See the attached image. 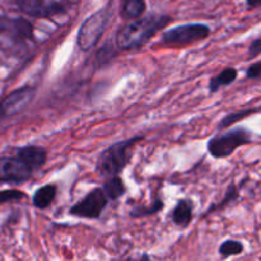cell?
<instances>
[{
	"instance_id": "14",
	"label": "cell",
	"mask_w": 261,
	"mask_h": 261,
	"mask_svg": "<svg viewBox=\"0 0 261 261\" xmlns=\"http://www.w3.org/2000/svg\"><path fill=\"white\" fill-rule=\"evenodd\" d=\"M237 75H239V71L234 68H226L224 70H222L221 73L213 76L211 82H209V91H211V93H216L222 87L229 86V84L233 83L237 79Z\"/></svg>"
},
{
	"instance_id": "10",
	"label": "cell",
	"mask_w": 261,
	"mask_h": 261,
	"mask_svg": "<svg viewBox=\"0 0 261 261\" xmlns=\"http://www.w3.org/2000/svg\"><path fill=\"white\" fill-rule=\"evenodd\" d=\"M0 35L15 42L33 38V25L23 18H9L0 15Z\"/></svg>"
},
{
	"instance_id": "12",
	"label": "cell",
	"mask_w": 261,
	"mask_h": 261,
	"mask_svg": "<svg viewBox=\"0 0 261 261\" xmlns=\"http://www.w3.org/2000/svg\"><path fill=\"white\" fill-rule=\"evenodd\" d=\"M172 221L176 226L186 228L193 221V201L180 200L172 212Z\"/></svg>"
},
{
	"instance_id": "25",
	"label": "cell",
	"mask_w": 261,
	"mask_h": 261,
	"mask_svg": "<svg viewBox=\"0 0 261 261\" xmlns=\"http://www.w3.org/2000/svg\"><path fill=\"white\" fill-rule=\"evenodd\" d=\"M112 261H148V256L147 255H144V257H143L142 260L134 259V257H127V259H119V260H112Z\"/></svg>"
},
{
	"instance_id": "22",
	"label": "cell",
	"mask_w": 261,
	"mask_h": 261,
	"mask_svg": "<svg viewBox=\"0 0 261 261\" xmlns=\"http://www.w3.org/2000/svg\"><path fill=\"white\" fill-rule=\"evenodd\" d=\"M247 79H260L261 78V61L254 63L246 70Z\"/></svg>"
},
{
	"instance_id": "6",
	"label": "cell",
	"mask_w": 261,
	"mask_h": 261,
	"mask_svg": "<svg viewBox=\"0 0 261 261\" xmlns=\"http://www.w3.org/2000/svg\"><path fill=\"white\" fill-rule=\"evenodd\" d=\"M107 204H109V199H107L106 194L103 193L102 189L97 188L87 194L75 205L71 206L69 212L71 216L79 217V218L97 219L101 217Z\"/></svg>"
},
{
	"instance_id": "4",
	"label": "cell",
	"mask_w": 261,
	"mask_h": 261,
	"mask_svg": "<svg viewBox=\"0 0 261 261\" xmlns=\"http://www.w3.org/2000/svg\"><path fill=\"white\" fill-rule=\"evenodd\" d=\"M109 20L110 10L107 8L98 10L84 20L76 38V43L82 51H88L97 45L109 24Z\"/></svg>"
},
{
	"instance_id": "5",
	"label": "cell",
	"mask_w": 261,
	"mask_h": 261,
	"mask_svg": "<svg viewBox=\"0 0 261 261\" xmlns=\"http://www.w3.org/2000/svg\"><path fill=\"white\" fill-rule=\"evenodd\" d=\"M211 35V28L201 23H188L173 27L162 35L163 43L184 46L206 38Z\"/></svg>"
},
{
	"instance_id": "2",
	"label": "cell",
	"mask_w": 261,
	"mask_h": 261,
	"mask_svg": "<svg viewBox=\"0 0 261 261\" xmlns=\"http://www.w3.org/2000/svg\"><path fill=\"white\" fill-rule=\"evenodd\" d=\"M144 139L143 135H137L130 139L117 142L110 145L99 154L97 161V172L103 177L117 176L129 163L132 150L139 140Z\"/></svg>"
},
{
	"instance_id": "20",
	"label": "cell",
	"mask_w": 261,
	"mask_h": 261,
	"mask_svg": "<svg viewBox=\"0 0 261 261\" xmlns=\"http://www.w3.org/2000/svg\"><path fill=\"white\" fill-rule=\"evenodd\" d=\"M242 251H244V245L236 240H227L219 246V254L223 257L240 255L242 254Z\"/></svg>"
},
{
	"instance_id": "15",
	"label": "cell",
	"mask_w": 261,
	"mask_h": 261,
	"mask_svg": "<svg viewBox=\"0 0 261 261\" xmlns=\"http://www.w3.org/2000/svg\"><path fill=\"white\" fill-rule=\"evenodd\" d=\"M102 190L106 194L109 200H117V199L125 195V193H126V186H125L121 177H119V176H112V177H109V180L103 184Z\"/></svg>"
},
{
	"instance_id": "7",
	"label": "cell",
	"mask_w": 261,
	"mask_h": 261,
	"mask_svg": "<svg viewBox=\"0 0 261 261\" xmlns=\"http://www.w3.org/2000/svg\"><path fill=\"white\" fill-rule=\"evenodd\" d=\"M18 7L25 14L36 18H50L68 10L63 0H18Z\"/></svg>"
},
{
	"instance_id": "18",
	"label": "cell",
	"mask_w": 261,
	"mask_h": 261,
	"mask_svg": "<svg viewBox=\"0 0 261 261\" xmlns=\"http://www.w3.org/2000/svg\"><path fill=\"white\" fill-rule=\"evenodd\" d=\"M163 208V200L162 199H155L152 204L149 205H139L133 208L132 211L129 212L130 217L133 218H140V217H147L152 216V214L158 213L161 209Z\"/></svg>"
},
{
	"instance_id": "19",
	"label": "cell",
	"mask_w": 261,
	"mask_h": 261,
	"mask_svg": "<svg viewBox=\"0 0 261 261\" xmlns=\"http://www.w3.org/2000/svg\"><path fill=\"white\" fill-rule=\"evenodd\" d=\"M239 196H240L239 188H237L234 184H231V185L228 186V189H227L226 194H224V198L222 199L221 203L217 204V205L211 206V209L208 211V213H211L212 211H219V209L226 208L227 205H229V204H232L233 201H236L237 199H239Z\"/></svg>"
},
{
	"instance_id": "24",
	"label": "cell",
	"mask_w": 261,
	"mask_h": 261,
	"mask_svg": "<svg viewBox=\"0 0 261 261\" xmlns=\"http://www.w3.org/2000/svg\"><path fill=\"white\" fill-rule=\"evenodd\" d=\"M246 3L250 8L261 7V0H246Z\"/></svg>"
},
{
	"instance_id": "23",
	"label": "cell",
	"mask_w": 261,
	"mask_h": 261,
	"mask_svg": "<svg viewBox=\"0 0 261 261\" xmlns=\"http://www.w3.org/2000/svg\"><path fill=\"white\" fill-rule=\"evenodd\" d=\"M261 55V37L255 38L249 46V59H255Z\"/></svg>"
},
{
	"instance_id": "16",
	"label": "cell",
	"mask_w": 261,
	"mask_h": 261,
	"mask_svg": "<svg viewBox=\"0 0 261 261\" xmlns=\"http://www.w3.org/2000/svg\"><path fill=\"white\" fill-rule=\"evenodd\" d=\"M145 0H121V15L125 19H137L145 12Z\"/></svg>"
},
{
	"instance_id": "3",
	"label": "cell",
	"mask_w": 261,
	"mask_h": 261,
	"mask_svg": "<svg viewBox=\"0 0 261 261\" xmlns=\"http://www.w3.org/2000/svg\"><path fill=\"white\" fill-rule=\"evenodd\" d=\"M252 142V133L246 127H233L226 133L216 135L208 142V152L214 158H227L240 147Z\"/></svg>"
},
{
	"instance_id": "11",
	"label": "cell",
	"mask_w": 261,
	"mask_h": 261,
	"mask_svg": "<svg viewBox=\"0 0 261 261\" xmlns=\"http://www.w3.org/2000/svg\"><path fill=\"white\" fill-rule=\"evenodd\" d=\"M17 157L32 171L40 170L47 160V152L37 145H25L17 150Z\"/></svg>"
},
{
	"instance_id": "1",
	"label": "cell",
	"mask_w": 261,
	"mask_h": 261,
	"mask_svg": "<svg viewBox=\"0 0 261 261\" xmlns=\"http://www.w3.org/2000/svg\"><path fill=\"white\" fill-rule=\"evenodd\" d=\"M171 20L172 19L168 15L152 14L129 23L117 32V47L120 50H134L142 47Z\"/></svg>"
},
{
	"instance_id": "17",
	"label": "cell",
	"mask_w": 261,
	"mask_h": 261,
	"mask_svg": "<svg viewBox=\"0 0 261 261\" xmlns=\"http://www.w3.org/2000/svg\"><path fill=\"white\" fill-rule=\"evenodd\" d=\"M260 110H261L260 107H250V109H244V110H240V111H236V112H231V114L226 115V116L221 120V122H219V125H218V129L219 130L227 129V127H229L231 125H233V124H236V122L244 120L245 117L250 116V115H252V114H256V112H259Z\"/></svg>"
},
{
	"instance_id": "9",
	"label": "cell",
	"mask_w": 261,
	"mask_h": 261,
	"mask_svg": "<svg viewBox=\"0 0 261 261\" xmlns=\"http://www.w3.org/2000/svg\"><path fill=\"white\" fill-rule=\"evenodd\" d=\"M35 89L31 87L17 89L8 94L2 102H0V122L4 119L10 116H14L18 112L22 111L24 107L31 103V101L35 97Z\"/></svg>"
},
{
	"instance_id": "13",
	"label": "cell",
	"mask_w": 261,
	"mask_h": 261,
	"mask_svg": "<svg viewBox=\"0 0 261 261\" xmlns=\"http://www.w3.org/2000/svg\"><path fill=\"white\" fill-rule=\"evenodd\" d=\"M56 196V186L55 185H45L35 191L32 198L33 205L37 209H46L53 204L54 199Z\"/></svg>"
},
{
	"instance_id": "8",
	"label": "cell",
	"mask_w": 261,
	"mask_h": 261,
	"mask_svg": "<svg viewBox=\"0 0 261 261\" xmlns=\"http://www.w3.org/2000/svg\"><path fill=\"white\" fill-rule=\"evenodd\" d=\"M33 171L18 157H0V184H22Z\"/></svg>"
},
{
	"instance_id": "21",
	"label": "cell",
	"mask_w": 261,
	"mask_h": 261,
	"mask_svg": "<svg viewBox=\"0 0 261 261\" xmlns=\"http://www.w3.org/2000/svg\"><path fill=\"white\" fill-rule=\"evenodd\" d=\"M24 193L19 190H4L0 191V204L10 203V201H19L24 199Z\"/></svg>"
}]
</instances>
